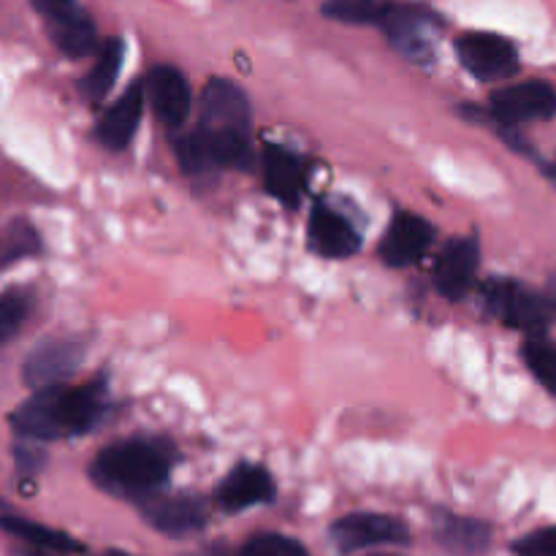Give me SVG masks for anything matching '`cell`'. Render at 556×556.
<instances>
[{"instance_id": "6da1fadb", "label": "cell", "mask_w": 556, "mask_h": 556, "mask_svg": "<svg viewBox=\"0 0 556 556\" xmlns=\"http://www.w3.org/2000/svg\"><path fill=\"white\" fill-rule=\"evenodd\" d=\"M250 125L253 112L242 87L228 79H212L201 92L199 128L174 141L179 163L193 174L248 168L253 163Z\"/></svg>"}, {"instance_id": "7a4b0ae2", "label": "cell", "mask_w": 556, "mask_h": 556, "mask_svg": "<svg viewBox=\"0 0 556 556\" xmlns=\"http://www.w3.org/2000/svg\"><path fill=\"white\" fill-rule=\"evenodd\" d=\"M109 410V394L103 380L85 386H47L38 389L20 410L14 413L16 434L27 440H63L87 434L103 421Z\"/></svg>"}, {"instance_id": "3957f363", "label": "cell", "mask_w": 556, "mask_h": 556, "mask_svg": "<svg viewBox=\"0 0 556 556\" xmlns=\"http://www.w3.org/2000/svg\"><path fill=\"white\" fill-rule=\"evenodd\" d=\"M172 448L157 440H119L96 456L90 476L114 497L147 500L168 481Z\"/></svg>"}, {"instance_id": "277c9868", "label": "cell", "mask_w": 556, "mask_h": 556, "mask_svg": "<svg viewBox=\"0 0 556 556\" xmlns=\"http://www.w3.org/2000/svg\"><path fill=\"white\" fill-rule=\"evenodd\" d=\"M486 307L514 329L530 337H541L552 320V304L541 293L514 280H492L486 286Z\"/></svg>"}, {"instance_id": "5b68a950", "label": "cell", "mask_w": 556, "mask_h": 556, "mask_svg": "<svg viewBox=\"0 0 556 556\" xmlns=\"http://www.w3.org/2000/svg\"><path fill=\"white\" fill-rule=\"evenodd\" d=\"M378 25L383 27V33L389 36V41L394 43L396 52L416 60V63L432 60L434 33H438L440 27L438 14L421 9V5L389 3Z\"/></svg>"}, {"instance_id": "8992f818", "label": "cell", "mask_w": 556, "mask_h": 556, "mask_svg": "<svg viewBox=\"0 0 556 556\" xmlns=\"http://www.w3.org/2000/svg\"><path fill=\"white\" fill-rule=\"evenodd\" d=\"M85 356V337H54V340H43L41 345L27 353L22 378L36 391L47 389V386H58L81 367Z\"/></svg>"}, {"instance_id": "52a82bcc", "label": "cell", "mask_w": 556, "mask_h": 556, "mask_svg": "<svg viewBox=\"0 0 556 556\" xmlns=\"http://www.w3.org/2000/svg\"><path fill=\"white\" fill-rule=\"evenodd\" d=\"M489 109H492V117L505 128L552 119L556 114V90L538 79L519 81V85H508L494 92Z\"/></svg>"}, {"instance_id": "ba28073f", "label": "cell", "mask_w": 556, "mask_h": 556, "mask_svg": "<svg viewBox=\"0 0 556 556\" xmlns=\"http://www.w3.org/2000/svg\"><path fill=\"white\" fill-rule=\"evenodd\" d=\"M462 65L483 81L508 79L519 71V52L497 33H465L456 43Z\"/></svg>"}, {"instance_id": "9c48e42d", "label": "cell", "mask_w": 556, "mask_h": 556, "mask_svg": "<svg viewBox=\"0 0 556 556\" xmlns=\"http://www.w3.org/2000/svg\"><path fill=\"white\" fill-rule=\"evenodd\" d=\"M331 541L340 552H362L386 543H407L410 532L400 519L386 514H351L331 527Z\"/></svg>"}, {"instance_id": "30bf717a", "label": "cell", "mask_w": 556, "mask_h": 556, "mask_svg": "<svg viewBox=\"0 0 556 556\" xmlns=\"http://www.w3.org/2000/svg\"><path fill=\"white\" fill-rule=\"evenodd\" d=\"M144 96L157 119L168 128H179L193 109L188 79L172 65H157L150 71L144 81Z\"/></svg>"}, {"instance_id": "8fae6325", "label": "cell", "mask_w": 556, "mask_h": 556, "mask_svg": "<svg viewBox=\"0 0 556 556\" xmlns=\"http://www.w3.org/2000/svg\"><path fill=\"white\" fill-rule=\"evenodd\" d=\"M432 239V223H427L418 215H410V212H400L391 220V226L386 228L383 242H380V258L389 266H394V269H402V266L416 264L429 250Z\"/></svg>"}, {"instance_id": "7c38bea8", "label": "cell", "mask_w": 556, "mask_h": 556, "mask_svg": "<svg viewBox=\"0 0 556 556\" xmlns=\"http://www.w3.org/2000/svg\"><path fill=\"white\" fill-rule=\"evenodd\" d=\"M481 266V248L476 237L454 239L448 248L440 253L438 266H434V286L443 296L462 299L472 288Z\"/></svg>"}, {"instance_id": "4fadbf2b", "label": "cell", "mask_w": 556, "mask_h": 556, "mask_svg": "<svg viewBox=\"0 0 556 556\" xmlns=\"http://www.w3.org/2000/svg\"><path fill=\"white\" fill-rule=\"evenodd\" d=\"M144 519L157 532L172 538H185L199 532L206 525V505L199 497H147L141 503Z\"/></svg>"}, {"instance_id": "5bb4252c", "label": "cell", "mask_w": 556, "mask_h": 556, "mask_svg": "<svg viewBox=\"0 0 556 556\" xmlns=\"http://www.w3.org/2000/svg\"><path fill=\"white\" fill-rule=\"evenodd\" d=\"M275 497V481L269 472L258 465H239L226 476L217 489V505L228 514L253 508V505L269 503Z\"/></svg>"}, {"instance_id": "9a60e30c", "label": "cell", "mask_w": 556, "mask_h": 556, "mask_svg": "<svg viewBox=\"0 0 556 556\" xmlns=\"http://www.w3.org/2000/svg\"><path fill=\"white\" fill-rule=\"evenodd\" d=\"M264 182L266 190L286 206H299L307 185V168L302 157L280 144H269L264 150Z\"/></svg>"}, {"instance_id": "2e32d148", "label": "cell", "mask_w": 556, "mask_h": 556, "mask_svg": "<svg viewBox=\"0 0 556 556\" xmlns=\"http://www.w3.org/2000/svg\"><path fill=\"white\" fill-rule=\"evenodd\" d=\"M309 244L326 258H348L356 253L362 239L348 217H342L331 206L315 204L313 215H309Z\"/></svg>"}, {"instance_id": "e0dca14e", "label": "cell", "mask_w": 556, "mask_h": 556, "mask_svg": "<svg viewBox=\"0 0 556 556\" xmlns=\"http://www.w3.org/2000/svg\"><path fill=\"white\" fill-rule=\"evenodd\" d=\"M144 101V85L128 87V92H123V98L112 109H106V114L98 123V141L114 152L125 150L139 130Z\"/></svg>"}, {"instance_id": "ac0fdd59", "label": "cell", "mask_w": 556, "mask_h": 556, "mask_svg": "<svg viewBox=\"0 0 556 556\" xmlns=\"http://www.w3.org/2000/svg\"><path fill=\"white\" fill-rule=\"evenodd\" d=\"M49 25V36H52L54 47L60 49L68 58L79 60L87 58V54L96 52L98 47V30L96 22L90 20L85 9L76 5L74 11H68L65 16H58V20L47 22Z\"/></svg>"}, {"instance_id": "d6986e66", "label": "cell", "mask_w": 556, "mask_h": 556, "mask_svg": "<svg viewBox=\"0 0 556 556\" xmlns=\"http://www.w3.org/2000/svg\"><path fill=\"white\" fill-rule=\"evenodd\" d=\"M438 538L445 546V552H451L454 556H478L486 552L489 541H492V532H489V527L483 521L445 516L438 530Z\"/></svg>"}, {"instance_id": "ffe728a7", "label": "cell", "mask_w": 556, "mask_h": 556, "mask_svg": "<svg viewBox=\"0 0 556 556\" xmlns=\"http://www.w3.org/2000/svg\"><path fill=\"white\" fill-rule=\"evenodd\" d=\"M123 58H125V43L119 38H106V43L98 52L96 65L87 71V76L81 79V96L87 101L98 103L109 96L112 85L117 81L119 68H123Z\"/></svg>"}, {"instance_id": "44dd1931", "label": "cell", "mask_w": 556, "mask_h": 556, "mask_svg": "<svg viewBox=\"0 0 556 556\" xmlns=\"http://www.w3.org/2000/svg\"><path fill=\"white\" fill-rule=\"evenodd\" d=\"M0 527H3L5 532H11L14 538H20V541H25L27 546L43 548V552H54V554L81 552L79 543H76L74 538L65 535V532L49 530V527L20 519V516H3V519H0Z\"/></svg>"}, {"instance_id": "7402d4cb", "label": "cell", "mask_w": 556, "mask_h": 556, "mask_svg": "<svg viewBox=\"0 0 556 556\" xmlns=\"http://www.w3.org/2000/svg\"><path fill=\"white\" fill-rule=\"evenodd\" d=\"M389 0H326L324 14L348 25H378Z\"/></svg>"}, {"instance_id": "603a6c76", "label": "cell", "mask_w": 556, "mask_h": 556, "mask_svg": "<svg viewBox=\"0 0 556 556\" xmlns=\"http://www.w3.org/2000/svg\"><path fill=\"white\" fill-rule=\"evenodd\" d=\"M30 304L33 296L25 288H11V291L0 293V345L20 334L22 324L30 313Z\"/></svg>"}, {"instance_id": "cb8c5ba5", "label": "cell", "mask_w": 556, "mask_h": 556, "mask_svg": "<svg viewBox=\"0 0 556 556\" xmlns=\"http://www.w3.org/2000/svg\"><path fill=\"white\" fill-rule=\"evenodd\" d=\"M525 358L527 367L532 369V375H535L552 394H556V348L546 345L541 337H532L525 348Z\"/></svg>"}, {"instance_id": "d4e9b609", "label": "cell", "mask_w": 556, "mask_h": 556, "mask_svg": "<svg viewBox=\"0 0 556 556\" xmlns=\"http://www.w3.org/2000/svg\"><path fill=\"white\" fill-rule=\"evenodd\" d=\"M237 556H309L307 548L302 543L291 541L286 535H275V532H266V535H255L239 548Z\"/></svg>"}, {"instance_id": "484cf974", "label": "cell", "mask_w": 556, "mask_h": 556, "mask_svg": "<svg viewBox=\"0 0 556 556\" xmlns=\"http://www.w3.org/2000/svg\"><path fill=\"white\" fill-rule=\"evenodd\" d=\"M516 556H556V527L530 532L514 546Z\"/></svg>"}, {"instance_id": "4316f807", "label": "cell", "mask_w": 556, "mask_h": 556, "mask_svg": "<svg viewBox=\"0 0 556 556\" xmlns=\"http://www.w3.org/2000/svg\"><path fill=\"white\" fill-rule=\"evenodd\" d=\"M9 255L5 258H22V255H30L36 253L38 248V239H36V231L27 226H16L14 231L9 233Z\"/></svg>"}, {"instance_id": "83f0119b", "label": "cell", "mask_w": 556, "mask_h": 556, "mask_svg": "<svg viewBox=\"0 0 556 556\" xmlns=\"http://www.w3.org/2000/svg\"><path fill=\"white\" fill-rule=\"evenodd\" d=\"M30 3L47 22L58 20V16H65L68 11L76 9V0H30Z\"/></svg>"}, {"instance_id": "f1b7e54d", "label": "cell", "mask_w": 556, "mask_h": 556, "mask_svg": "<svg viewBox=\"0 0 556 556\" xmlns=\"http://www.w3.org/2000/svg\"><path fill=\"white\" fill-rule=\"evenodd\" d=\"M16 465H20L22 472H36L38 467L43 465V456L36 454L33 448H25V445H20V448H16Z\"/></svg>"}, {"instance_id": "f546056e", "label": "cell", "mask_w": 556, "mask_h": 556, "mask_svg": "<svg viewBox=\"0 0 556 556\" xmlns=\"http://www.w3.org/2000/svg\"><path fill=\"white\" fill-rule=\"evenodd\" d=\"M54 552H43V548H36V546H30V548H22V552H16V556H52Z\"/></svg>"}, {"instance_id": "4dcf8cb0", "label": "cell", "mask_w": 556, "mask_h": 556, "mask_svg": "<svg viewBox=\"0 0 556 556\" xmlns=\"http://www.w3.org/2000/svg\"><path fill=\"white\" fill-rule=\"evenodd\" d=\"M548 304H552V309L556 313V271H554L552 282H548Z\"/></svg>"}, {"instance_id": "1f68e13d", "label": "cell", "mask_w": 556, "mask_h": 556, "mask_svg": "<svg viewBox=\"0 0 556 556\" xmlns=\"http://www.w3.org/2000/svg\"><path fill=\"white\" fill-rule=\"evenodd\" d=\"M103 556H130V554H123V552H106Z\"/></svg>"}, {"instance_id": "d6a6232c", "label": "cell", "mask_w": 556, "mask_h": 556, "mask_svg": "<svg viewBox=\"0 0 556 556\" xmlns=\"http://www.w3.org/2000/svg\"><path fill=\"white\" fill-rule=\"evenodd\" d=\"M552 174H554V179H556V163H554V168H552Z\"/></svg>"}]
</instances>
